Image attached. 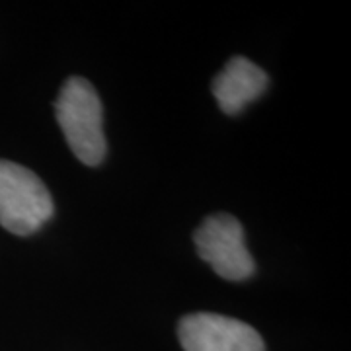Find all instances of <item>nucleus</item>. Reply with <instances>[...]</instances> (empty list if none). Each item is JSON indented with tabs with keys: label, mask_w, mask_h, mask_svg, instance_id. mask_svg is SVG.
Segmentation results:
<instances>
[{
	"label": "nucleus",
	"mask_w": 351,
	"mask_h": 351,
	"mask_svg": "<svg viewBox=\"0 0 351 351\" xmlns=\"http://www.w3.org/2000/svg\"><path fill=\"white\" fill-rule=\"evenodd\" d=\"M267 86V75L246 57H232L215 76L213 96L226 115H237L254 101Z\"/></svg>",
	"instance_id": "39448f33"
},
{
	"label": "nucleus",
	"mask_w": 351,
	"mask_h": 351,
	"mask_svg": "<svg viewBox=\"0 0 351 351\" xmlns=\"http://www.w3.org/2000/svg\"><path fill=\"white\" fill-rule=\"evenodd\" d=\"M178 336L186 351H265L254 328L221 314H189L182 318Z\"/></svg>",
	"instance_id": "20e7f679"
},
{
	"label": "nucleus",
	"mask_w": 351,
	"mask_h": 351,
	"mask_svg": "<svg viewBox=\"0 0 351 351\" xmlns=\"http://www.w3.org/2000/svg\"><path fill=\"white\" fill-rule=\"evenodd\" d=\"M57 121L75 156L86 166H98L106 156L104 110L98 92L80 78H69L55 101Z\"/></svg>",
	"instance_id": "f257e3e1"
},
{
	"label": "nucleus",
	"mask_w": 351,
	"mask_h": 351,
	"mask_svg": "<svg viewBox=\"0 0 351 351\" xmlns=\"http://www.w3.org/2000/svg\"><path fill=\"white\" fill-rule=\"evenodd\" d=\"M53 217L49 189L22 164L0 160V226L18 237L39 230Z\"/></svg>",
	"instance_id": "f03ea898"
},
{
	"label": "nucleus",
	"mask_w": 351,
	"mask_h": 351,
	"mask_svg": "<svg viewBox=\"0 0 351 351\" xmlns=\"http://www.w3.org/2000/svg\"><path fill=\"white\" fill-rule=\"evenodd\" d=\"M201 260L213 267L217 276L228 281H242L254 276V260L246 248L244 228L232 215L207 217L193 234Z\"/></svg>",
	"instance_id": "7ed1b4c3"
}]
</instances>
